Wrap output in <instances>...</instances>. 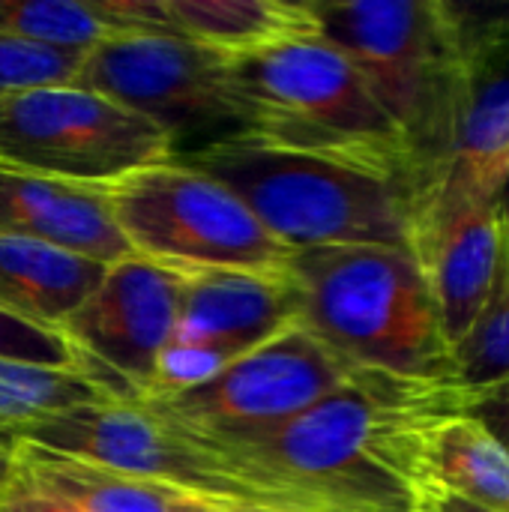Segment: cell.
<instances>
[{"instance_id":"6da1fadb","label":"cell","mask_w":509,"mask_h":512,"mask_svg":"<svg viewBox=\"0 0 509 512\" xmlns=\"http://www.w3.org/2000/svg\"><path fill=\"white\" fill-rule=\"evenodd\" d=\"M471 411L459 384L357 369L267 438L213 447L282 512H417L435 429Z\"/></svg>"},{"instance_id":"7a4b0ae2","label":"cell","mask_w":509,"mask_h":512,"mask_svg":"<svg viewBox=\"0 0 509 512\" xmlns=\"http://www.w3.org/2000/svg\"><path fill=\"white\" fill-rule=\"evenodd\" d=\"M309 6L315 30L357 66L429 177L486 81L465 9L447 0H309Z\"/></svg>"},{"instance_id":"3957f363","label":"cell","mask_w":509,"mask_h":512,"mask_svg":"<svg viewBox=\"0 0 509 512\" xmlns=\"http://www.w3.org/2000/svg\"><path fill=\"white\" fill-rule=\"evenodd\" d=\"M300 324L357 369L459 384L453 345L411 249L324 246L294 252Z\"/></svg>"},{"instance_id":"277c9868","label":"cell","mask_w":509,"mask_h":512,"mask_svg":"<svg viewBox=\"0 0 509 512\" xmlns=\"http://www.w3.org/2000/svg\"><path fill=\"white\" fill-rule=\"evenodd\" d=\"M177 156L225 183L291 252L324 246L411 249L417 180L288 150L246 132Z\"/></svg>"},{"instance_id":"5b68a950","label":"cell","mask_w":509,"mask_h":512,"mask_svg":"<svg viewBox=\"0 0 509 512\" xmlns=\"http://www.w3.org/2000/svg\"><path fill=\"white\" fill-rule=\"evenodd\" d=\"M246 135L423 186L426 171L357 66L315 27L231 57Z\"/></svg>"},{"instance_id":"8992f818","label":"cell","mask_w":509,"mask_h":512,"mask_svg":"<svg viewBox=\"0 0 509 512\" xmlns=\"http://www.w3.org/2000/svg\"><path fill=\"white\" fill-rule=\"evenodd\" d=\"M108 204L135 255L180 273L285 270L294 255L225 183L180 156L117 180Z\"/></svg>"},{"instance_id":"52a82bcc","label":"cell","mask_w":509,"mask_h":512,"mask_svg":"<svg viewBox=\"0 0 509 512\" xmlns=\"http://www.w3.org/2000/svg\"><path fill=\"white\" fill-rule=\"evenodd\" d=\"M354 372L357 366L294 324L210 381L141 405L207 447H234L267 438L339 390Z\"/></svg>"},{"instance_id":"ba28073f","label":"cell","mask_w":509,"mask_h":512,"mask_svg":"<svg viewBox=\"0 0 509 512\" xmlns=\"http://www.w3.org/2000/svg\"><path fill=\"white\" fill-rule=\"evenodd\" d=\"M174 156L147 117L78 84L36 87L0 99V162L108 189Z\"/></svg>"},{"instance_id":"9c48e42d","label":"cell","mask_w":509,"mask_h":512,"mask_svg":"<svg viewBox=\"0 0 509 512\" xmlns=\"http://www.w3.org/2000/svg\"><path fill=\"white\" fill-rule=\"evenodd\" d=\"M78 87L102 93L156 123L174 144L198 150L243 132L231 57L162 33H120L90 48L75 75Z\"/></svg>"},{"instance_id":"30bf717a","label":"cell","mask_w":509,"mask_h":512,"mask_svg":"<svg viewBox=\"0 0 509 512\" xmlns=\"http://www.w3.org/2000/svg\"><path fill=\"white\" fill-rule=\"evenodd\" d=\"M183 273L141 255L105 267L99 285L57 327L78 372L105 402L141 405L177 324Z\"/></svg>"},{"instance_id":"8fae6325","label":"cell","mask_w":509,"mask_h":512,"mask_svg":"<svg viewBox=\"0 0 509 512\" xmlns=\"http://www.w3.org/2000/svg\"><path fill=\"white\" fill-rule=\"evenodd\" d=\"M18 444L153 480L219 507L273 510L213 447L168 426L144 405L93 402L48 414L27 423Z\"/></svg>"},{"instance_id":"7c38bea8","label":"cell","mask_w":509,"mask_h":512,"mask_svg":"<svg viewBox=\"0 0 509 512\" xmlns=\"http://www.w3.org/2000/svg\"><path fill=\"white\" fill-rule=\"evenodd\" d=\"M294 324H300V297L288 267L183 273L177 324L150 399L210 381Z\"/></svg>"},{"instance_id":"4fadbf2b","label":"cell","mask_w":509,"mask_h":512,"mask_svg":"<svg viewBox=\"0 0 509 512\" xmlns=\"http://www.w3.org/2000/svg\"><path fill=\"white\" fill-rule=\"evenodd\" d=\"M411 252L423 267L441 327L456 351L489 303L507 255L501 201H456L420 189L411 219Z\"/></svg>"},{"instance_id":"5bb4252c","label":"cell","mask_w":509,"mask_h":512,"mask_svg":"<svg viewBox=\"0 0 509 512\" xmlns=\"http://www.w3.org/2000/svg\"><path fill=\"white\" fill-rule=\"evenodd\" d=\"M0 237L36 240L96 264L132 255L120 234L108 189L54 180L0 162Z\"/></svg>"},{"instance_id":"9a60e30c","label":"cell","mask_w":509,"mask_h":512,"mask_svg":"<svg viewBox=\"0 0 509 512\" xmlns=\"http://www.w3.org/2000/svg\"><path fill=\"white\" fill-rule=\"evenodd\" d=\"M105 264L18 237H0V312L30 327H57L99 285Z\"/></svg>"},{"instance_id":"2e32d148","label":"cell","mask_w":509,"mask_h":512,"mask_svg":"<svg viewBox=\"0 0 509 512\" xmlns=\"http://www.w3.org/2000/svg\"><path fill=\"white\" fill-rule=\"evenodd\" d=\"M509 186V78L483 81L447 156L420 189L456 201H501Z\"/></svg>"},{"instance_id":"e0dca14e","label":"cell","mask_w":509,"mask_h":512,"mask_svg":"<svg viewBox=\"0 0 509 512\" xmlns=\"http://www.w3.org/2000/svg\"><path fill=\"white\" fill-rule=\"evenodd\" d=\"M162 30L222 51L252 54L315 27L309 0H159Z\"/></svg>"},{"instance_id":"ac0fdd59","label":"cell","mask_w":509,"mask_h":512,"mask_svg":"<svg viewBox=\"0 0 509 512\" xmlns=\"http://www.w3.org/2000/svg\"><path fill=\"white\" fill-rule=\"evenodd\" d=\"M15 462L36 483L57 492L81 512H213L219 507L189 492L99 468L51 450H39L30 444L15 447Z\"/></svg>"},{"instance_id":"d6986e66","label":"cell","mask_w":509,"mask_h":512,"mask_svg":"<svg viewBox=\"0 0 509 512\" xmlns=\"http://www.w3.org/2000/svg\"><path fill=\"white\" fill-rule=\"evenodd\" d=\"M426 489L489 512H509V450L474 411L447 417L426 453Z\"/></svg>"},{"instance_id":"ffe728a7","label":"cell","mask_w":509,"mask_h":512,"mask_svg":"<svg viewBox=\"0 0 509 512\" xmlns=\"http://www.w3.org/2000/svg\"><path fill=\"white\" fill-rule=\"evenodd\" d=\"M0 33L75 54L120 36L102 0H0Z\"/></svg>"},{"instance_id":"44dd1931","label":"cell","mask_w":509,"mask_h":512,"mask_svg":"<svg viewBox=\"0 0 509 512\" xmlns=\"http://www.w3.org/2000/svg\"><path fill=\"white\" fill-rule=\"evenodd\" d=\"M456 378L468 405L509 384V261L504 255L498 282L468 336L456 345Z\"/></svg>"},{"instance_id":"7402d4cb","label":"cell","mask_w":509,"mask_h":512,"mask_svg":"<svg viewBox=\"0 0 509 512\" xmlns=\"http://www.w3.org/2000/svg\"><path fill=\"white\" fill-rule=\"evenodd\" d=\"M93 402L105 399L78 372L36 369L0 360V426L21 432L33 420Z\"/></svg>"},{"instance_id":"603a6c76","label":"cell","mask_w":509,"mask_h":512,"mask_svg":"<svg viewBox=\"0 0 509 512\" xmlns=\"http://www.w3.org/2000/svg\"><path fill=\"white\" fill-rule=\"evenodd\" d=\"M81 60L84 54L45 48L0 33V99L36 87L72 84L81 69Z\"/></svg>"},{"instance_id":"cb8c5ba5","label":"cell","mask_w":509,"mask_h":512,"mask_svg":"<svg viewBox=\"0 0 509 512\" xmlns=\"http://www.w3.org/2000/svg\"><path fill=\"white\" fill-rule=\"evenodd\" d=\"M0 360H12L36 369H66L72 372V357L57 333L30 327L0 312Z\"/></svg>"},{"instance_id":"d4e9b609","label":"cell","mask_w":509,"mask_h":512,"mask_svg":"<svg viewBox=\"0 0 509 512\" xmlns=\"http://www.w3.org/2000/svg\"><path fill=\"white\" fill-rule=\"evenodd\" d=\"M0 512H81L75 504L63 501L57 492L45 489L42 483H36L27 471L18 468L12 477L0 486Z\"/></svg>"},{"instance_id":"484cf974","label":"cell","mask_w":509,"mask_h":512,"mask_svg":"<svg viewBox=\"0 0 509 512\" xmlns=\"http://www.w3.org/2000/svg\"><path fill=\"white\" fill-rule=\"evenodd\" d=\"M417 512H489L477 504H468L456 495H447V492H438V489H423L420 495V507Z\"/></svg>"},{"instance_id":"4316f807","label":"cell","mask_w":509,"mask_h":512,"mask_svg":"<svg viewBox=\"0 0 509 512\" xmlns=\"http://www.w3.org/2000/svg\"><path fill=\"white\" fill-rule=\"evenodd\" d=\"M471 411L474 414H509V384L492 390V393H486L483 399H477L471 405Z\"/></svg>"},{"instance_id":"83f0119b","label":"cell","mask_w":509,"mask_h":512,"mask_svg":"<svg viewBox=\"0 0 509 512\" xmlns=\"http://www.w3.org/2000/svg\"><path fill=\"white\" fill-rule=\"evenodd\" d=\"M489 423V429L504 441V447L509 450V414H477Z\"/></svg>"},{"instance_id":"f1b7e54d","label":"cell","mask_w":509,"mask_h":512,"mask_svg":"<svg viewBox=\"0 0 509 512\" xmlns=\"http://www.w3.org/2000/svg\"><path fill=\"white\" fill-rule=\"evenodd\" d=\"M12 471H15V447L0 450V486L12 477Z\"/></svg>"},{"instance_id":"f546056e","label":"cell","mask_w":509,"mask_h":512,"mask_svg":"<svg viewBox=\"0 0 509 512\" xmlns=\"http://www.w3.org/2000/svg\"><path fill=\"white\" fill-rule=\"evenodd\" d=\"M501 210H504V231H507V261H509V186L501 195Z\"/></svg>"},{"instance_id":"4dcf8cb0","label":"cell","mask_w":509,"mask_h":512,"mask_svg":"<svg viewBox=\"0 0 509 512\" xmlns=\"http://www.w3.org/2000/svg\"><path fill=\"white\" fill-rule=\"evenodd\" d=\"M237 512H282V510H237Z\"/></svg>"},{"instance_id":"1f68e13d","label":"cell","mask_w":509,"mask_h":512,"mask_svg":"<svg viewBox=\"0 0 509 512\" xmlns=\"http://www.w3.org/2000/svg\"><path fill=\"white\" fill-rule=\"evenodd\" d=\"M213 512H237V510H228V507H216Z\"/></svg>"}]
</instances>
